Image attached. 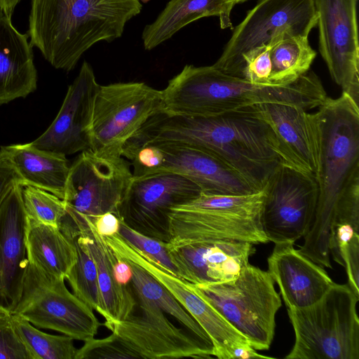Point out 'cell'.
I'll use <instances>...</instances> for the list:
<instances>
[{
    "label": "cell",
    "mask_w": 359,
    "mask_h": 359,
    "mask_svg": "<svg viewBox=\"0 0 359 359\" xmlns=\"http://www.w3.org/2000/svg\"><path fill=\"white\" fill-rule=\"evenodd\" d=\"M18 184L22 186V181L8 157L0 149V206L10 191Z\"/></svg>",
    "instance_id": "cell-36"
},
{
    "label": "cell",
    "mask_w": 359,
    "mask_h": 359,
    "mask_svg": "<svg viewBox=\"0 0 359 359\" xmlns=\"http://www.w3.org/2000/svg\"><path fill=\"white\" fill-rule=\"evenodd\" d=\"M27 38L0 8V105L36 89L37 72Z\"/></svg>",
    "instance_id": "cell-23"
},
{
    "label": "cell",
    "mask_w": 359,
    "mask_h": 359,
    "mask_svg": "<svg viewBox=\"0 0 359 359\" xmlns=\"http://www.w3.org/2000/svg\"><path fill=\"white\" fill-rule=\"evenodd\" d=\"M11 324L32 359H75L74 339L40 331L21 316L12 313Z\"/></svg>",
    "instance_id": "cell-30"
},
{
    "label": "cell",
    "mask_w": 359,
    "mask_h": 359,
    "mask_svg": "<svg viewBox=\"0 0 359 359\" xmlns=\"http://www.w3.org/2000/svg\"><path fill=\"white\" fill-rule=\"evenodd\" d=\"M275 44L256 48L243 58V78L259 85H271V48Z\"/></svg>",
    "instance_id": "cell-34"
},
{
    "label": "cell",
    "mask_w": 359,
    "mask_h": 359,
    "mask_svg": "<svg viewBox=\"0 0 359 359\" xmlns=\"http://www.w3.org/2000/svg\"><path fill=\"white\" fill-rule=\"evenodd\" d=\"M246 1H248V0H236L237 3L239 4V3H243V2H245Z\"/></svg>",
    "instance_id": "cell-41"
},
{
    "label": "cell",
    "mask_w": 359,
    "mask_h": 359,
    "mask_svg": "<svg viewBox=\"0 0 359 359\" xmlns=\"http://www.w3.org/2000/svg\"><path fill=\"white\" fill-rule=\"evenodd\" d=\"M113 269L116 280L119 284L130 285L133 271L130 265L126 261L116 258L113 265Z\"/></svg>",
    "instance_id": "cell-38"
},
{
    "label": "cell",
    "mask_w": 359,
    "mask_h": 359,
    "mask_svg": "<svg viewBox=\"0 0 359 359\" xmlns=\"http://www.w3.org/2000/svg\"><path fill=\"white\" fill-rule=\"evenodd\" d=\"M27 225L22 186L18 184L0 206V306L11 313L20 297L27 262Z\"/></svg>",
    "instance_id": "cell-19"
},
{
    "label": "cell",
    "mask_w": 359,
    "mask_h": 359,
    "mask_svg": "<svg viewBox=\"0 0 359 359\" xmlns=\"http://www.w3.org/2000/svg\"><path fill=\"white\" fill-rule=\"evenodd\" d=\"M319 50L331 77L359 104L358 0H313Z\"/></svg>",
    "instance_id": "cell-15"
},
{
    "label": "cell",
    "mask_w": 359,
    "mask_h": 359,
    "mask_svg": "<svg viewBox=\"0 0 359 359\" xmlns=\"http://www.w3.org/2000/svg\"><path fill=\"white\" fill-rule=\"evenodd\" d=\"M133 181L130 163L123 156L100 155L86 149L70 165L63 201L88 217L118 215Z\"/></svg>",
    "instance_id": "cell-12"
},
{
    "label": "cell",
    "mask_w": 359,
    "mask_h": 359,
    "mask_svg": "<svg viewBox=\"0 0 359 359\" xmlns=\"http://www.w3.org/2000/svg\"><path fill=\"white\" fill-rule=\"evenodd\" d=\"M359 296L334 284L315 304L287 309L295 340L287 359H359Z\"/></svg>",
    "instance_id": "cell-6"
},
{
    "label": "cell",
    "mask_w": 359,
    "mask_h": 359,
    "mask_svg": "<svg viewBox=\"0 0 359 359\" xmlns=\"http://www.w3.org/2000/svg\"><path fill=\"white\" fill-rule=\"evenodd\" d=\"M143 142L146 143L144 165L147 176L179 174L208 194L239 195L259 191L221 159L204 150L172 142Z\"/></svg>",
    "instance_id": "cell-14"
},
{
    "label": "cell",
    "mask_w": 359,
    "mask_h": 359,
    "mask_svg": "<svg viewBox=\"0 0 359 359\" xmlns=\"http://www.w3.org/2000/svg\"><path fill=\"white\" fill-rule=\"evenodd\" d=\"M269 126L281 163L316 177L318 166L319 129L317 116L302 107L287 104L255 105Z\"/></svg>",
    "instance_id": "cell-18"
},
{
    "label": "cell",
    "mask_w": 359,
    "mask_h": 359,
    "mask_svg": "<svg viewBox=\"0 0 359 359\" xmlns=\"http://www.w3.org/2000/svg\"><path fill=\"white\" fill-rule=\"evenodd\" d=\"M317 20L313 0H260L233 29L212 66L243 78V58L250 52L287 37L309 36Z\"/></svg>",
    "instance_id": "cell-9"
},
{
    "label": "cell",
    "mask_w": 359,
    "mask_h": 359,
    "mask_svg": "<svg viewBox=\"0 0 359 359\" xmlns=\"http://www.w3.org/2000/svg\"><path fill=\"white\" fill-rule=\"evenodd\" d=\"M125 261L132 268L130 285L138 302L157 307L175 318L192 335L212 345L206 332L161 283L137 264Z\"/></svg>",
    "instance_id": "cell-27"
},
{
    "label": "cell",
    "mask_w": 359,
    "mask_h": 359,
    "mask_svg": "<svg viewBox=\"0 0 359 359\" xmlns=\"http://www.w3.org/2000/svg\"><path fill=\"white\" fill-rule=\"evenodd\" d=\"M236 0H170L142 34L145 50H150L180 29L202 18L217 16L222 29L232 28L231 13Z\"/></svg>",
    "instance_id": "cell-24"
},
{
    "label": "cell",
    "mask_w": 359,
    "mask_h": 359,
    "mask_svg": "<svg viewBox=\"0 0 359 359\" xmlns=\"http://www.w3.org/2000/svg\"><path fill=\"white\" fill-rule=\"evenodd\" d=\"M253 244L221 240L189 245L183 264L193 284L223 283L235 278L249 264Z\"/></svg>",
    "instance_id": "cell-22"
},
{
    "label": "cell",
    "mask_w": 359,
    "mask_h": 359,
    "mask_svg": "<svg viewBox=\"0 0 359 359\" xmlns=\"http://www.w3.org/2000/svg\"><path fill=\"white\" fill-rule=\"evenodd\" d=\"M119 220L118 234L123 239L154 259L169 273L178 277L177 270L170 258L166 242L146 236Z\"/></svg>",
    "instance_id": "cell-32"
},
{
    "label": "cell",
    "mask_w": 359,
    "mask_h": 359,
    "mask_svg": "<svg viewBox=\"0 0 359 359\" xmlns=\"http://www.w3.org/2000/svg\"><path fill=\"white\" fill-rule=\"evenodd\" d=\"M93 311L69 291L65 279L48 275L27 260L13 313L37 327L85 341L95 337L102 325Z\"/></svg>",
    "instance_id": "cell-10"
},
{
    "label": "cell",
    "mask_w": 359,
    "mask_h": 359,
    "mask_svg": "<svg viewBox=\"0 0 359 359\" xmlns=\"http://www.w3.org/2000/svg\"><path fill=\"white\" fill-rule=\"evenodd\" d=\"M60 228L71 235L77 253L76 262L66 279L73 293L100 314L102 301L94 261L87 250L77 241L74 224L67 213L61 221Z\"/></svg>",
    "instance_id": "cell-29"
},
{
    "label": "cell",
    "mask_w": 359,
    "mask_h": 359,
    "mask_svg": "<svg viewBox=\"0 0 359 359\" xmlns=\"http://www.w3.org/2000/svg\"><path fill=\"white\" fill-rule=\"evenodd\" d=\"M268 271L250 263L235 278L187 285L218 311L256 351L269 350L282 303Z\"/></svg>",
    "instance_id": "cell-7"
},
{
    "label": "cell",
    "mask_w": 359,
    "mask_h": 359,
    "mask_svg": "<svg viewBox=\"0 0 359 359\" xmlns=\"http://www.w3.org/2000/svg\"><path fill=\"white\" fill-rule=\"evenodd\" d=\"M163 111L162 91L143 82L100 86L89 130L90 149L122 156L126 143L151 117Z\"/></svg>",
    "instance_id": "cell-8"
},
{
    "label": "cell",
    "mask_w": 359,
    "mask_h": 359,
    "mask_svg": "<svg viewBox=\"0 0 359 359\" xmlns=\"http://www.w3.org/2000/svg\"><path fill=\"white\" fill-rule=\"evenodd\" d=\"M100 87L93 68L84 61L53 123L31 144L66 156L89 149V130Z\"/></svg>",
    "instance_id": "cell-17"
},
{
    "label": "cell",
    "mask_w": 359,
    "mask_h": 359,
    "mask_svg": "<svg viewBox=\"0 0 359 359\" xmlns=\"http://www.w3.org/2000/svg\"><path fill=\"white\" fill-rule=\"evenodd\" d=\"M11 314L0 318V359H32L11 324Z\"/></svg>",
    "instance_id": "cell-35"
},
{
    "label": "cell",
    "mask_w": 359,
    "mask_h": 359,
    "mask_svg": "<svg viewBox=\"0 0 359 359\" xmlns=\"http://www.w3.org/2000/svg\"><path fill=\"white\" fill-rule=\"evenodd\" d=\"M11 312L0 306V318Z\"/></svg>",
    "instance_id": "cell-40"
},
{
    "label": "cell",
    "mask_w": 359,
    "mask_h": 359,
    "mask_svg": "<svg viewBox=\"0 0 359 359\" xmlns=\"http://www.w3.org/2000/svg\"><path fill=\"white\" fill-rule=\"evenodd\" d=\"M293 244L275 243L267 259L268 271L287 309H303L320 300L334 282L324 267L304 256Z\"/></svg>",
    "instance_id": "cell-21"
},
{
    "label": "cell",
    "mask_w": 359,
    "mask_h": 359,
    "mask_svg": "<svg viewBox=\"0 0 359 359\" xmlns=\"http://www.w3.org/2000/svg\"><path fill=\"white\" fill-rule=\"evenodd\" d=\"M25 245L27 260L57 278L66 279L76 262V247L67 231L28 217Z\"/></svg>",
    "instance_id": "cell-26"
},
{
    "label": "cell",
    "mask_w": 359,
    "mask_h": 359,
    "mask_svg": "<svg viewBox=\"0 0 359 359\" xmlns=\"http://www.w3.org/2000/svg\"><path fill=\"white\" fill-rule=\"evenodd\" d=\"M308 37H287L271 48V85H290L309 71L316 52L310 46Z\"/></svg>",
    "instance_id": "cell-28"
},
{
    "label": "cell",
    "mask_w": 359,
    "mask_h": 359,
    "mask_svg": "<svg viewBox=\"0 0 359 359\" xmlns=\"http://www.w3.org/2000/svg\"><path fill=\"white\" fill-rule=\"evenodd\" d=\"M319 129L318 196L312 224L299 251L316 264L332 268L328 248L339 203L359 193V106L347 94L327 97L316 111Z\"/></svg>",
    "instance_id": "cell-2"
},
{
    "label": "cell",
    "mask_w": 359,
    "mask_h": 359,
    "mask_svg": "<svg viewBox=\"0 0 359 359\" xmlns=\"http://www.w3.org/2000/svg\"><path fill=\"white\" fill-rule=\"evenodd\" d=\"M96 231L102 236H111L118 233L119 218L112 212H106L95 217H89Z\"/></svg>",
    "instance_id": "cell-37"
},
{
    "label": "cell",
    "mask_w": 359,
    "mask_h": 359,
    "mask_svg": "<svg viewBox=\"0 0 359 359\" xmlns=\"http://www.w3.org/2000/svg\"><path fill=\"white\" fill-rule=\"evenodd\" d=\"M22 186H32L63 199L70 164L66 156L34 147L31 142L2 146Z\"/></svg>",
    "instance_id": "cell-25"
},
{
    "label": "cell",
    "mask_w": 359,
    "mask_h": 359,
    "mask_svg": "<svg viewBox=\"0 0 359 359\" xmlns=\"http://www.w3.org/2000/svg\"><path fill=\"white\" fill-rule=\"evenodd\" d=\"M263 191L261 222L268 241L294 243L304 237L317 205L315 177L280 163Z\"/></svg>",
    "instance_id": "cell-11"
},
{
    "label": "cell",
    "mask_w": 359,
    "mask_h": 359,
    "mask_svg": "<svg viewBox=\"0 0 359 359\" xmlns=\"http://www.w3.org/2000/svg\"><path fill=\"white\" fill-rule=\"evenodd\" d=\"M122 359L138 358L121 342L118 337L111 334L102 339L95 337L84 341L77 350L75 359Z\"/></svg>",
    "instance_id": "cell-33"
},
{
    "label": "cell",
    "mask_w": 359,
    "mask_h": 359,
    "mask_svg": "<svg viewBox=\"0 0 359 359\" xmlns=\"http://www.w3.org/2000/svg\"><path fill=\"white\" fill-rule=\"evenodd\" d=\"M161 91L164 112L198 116L265 103L292 104L308 110L319 107L327 97L312 71L287 86L259 85L226 74L212 65H185Z\"/></svg>",
    "instance_id": "cell-4"
},
{
    "label": "cell",
    "mask_w": 359,
    "mask_h": 359,
    "mask_svg": "<svg viewBox=\"0 0 359 359\" xmlns=\"http://www.w3.org/2000/svg\"><path fill=\"white\" fill-rule=\"evenodd\" d=\"M201 191L194 182L176 173L133 178L117 217L132 229L168 243L171 208L195 198Z\"/></svg>",
    "instance_id": "cell-13"
},
{
    "label": "cell",
    "mask_w": 359,
    "mask_h": 359,
    "mask_svg": "<svg viewBox=\"0 0 359 359\" xmlns=\"http://www.w3.org/2000/svg\"><path fill=\"white\" fill-rule=\"evenodd\" d=\"M22 201L27 217L33 221L60 227L66 213L64 201L46 190L22 187Z\"/></svg>",
    "instance_id": "cell-31"
},
{
    "label": "cell",
    "mask_w": 359,
    "mask_h": 359,
    "mask_svg": "<svg viewBox=\"0 0 359 359\" xmlns=\"http://www.w3.org/2000/svg\"><path fill=\"white\" fill-rule=\"evenodd\" d=\"M21 0H0V8L9 17L11 18L14 9Z\"/></svg>",
    "instance_id": "cell-39"
},
{
    "label": "cell",
    "mask_w": 359,
    "mask_h": 359,
    "mask_svg": "<svg viewBox=\"0 0 359 359\" xmlns=\"http://www.w3.org/2000/svg\"><path fill=\"white\" fill-rule=\"evenodd\" d=\"M131 140L172 142L204 150L262 191L280 163L273 133L255 105L215 115L180 116L160 112Z\"/></svg>",
    "instance_id": "cell-1"
},
{
    "label": "cell",
    "mask_w": 359,
    "mask_h": 359,
    "mask_svg": "<svg viewBox=\"0 0 359 359\" xmlns=\"http://www.w3.org/2000/svg\"><path fill=\"white\" fill-rule=\"evenodd\" d=\"M142 311L115 323L109 330L138 358H206L213 346L175 327L161 309L138 302Z\"/></svg>",
    "instance_id": "cell-16"
},
{
    "label": "cell",
    "mask_w": 359,
    "mask_h": 359,
    "mask_svg": "<svg viewBox=\"0 0 359 359\" xmlns=\"http://www.w3.org/2000/svg\"><path fill=\"white\" fill-rule=\"evenodd\" d=\"M264 193L214 194L201 191L195 198L171 208L168 248L231 240L254 244L268 241L261 222Z\"/></svg>",
    "instance_id": "cell-5"
},
{
    "label": "cell",
    "mask_w": 359,
    "mask_h": 359,
    "mask_svg": "<svg viewBox=\"0 0 359 359\" xmlns=\"http://www.w3.org/2000/svg\"><path fill=\"white\" fill-rule=\"evenodd\" d=\"M140 0H31L27 35L55 69H74L96 43L120 38Z\"/></svg>",
    "instance_id": "cell-3"
},
{
    "label": "cell",
    "mask_w": 359,
    "mask_h": 359,
    "mask_svg": "<svg viewBox=\"0 0 359 359\" xmlns=\"http://www.w3.org/2000/svg\"><path fill=\"white\" fill-rule=\"evenodd\" d=\"M66 212L74 224L77 241L95 264L102 301L100 315L105 320L104 325L109 330L114 323L133 314L137 302L132 288L116 281L113 269L116 257L104 237L96 231L91 219L67 206Z\"/></svg>",
    "instance_id": "cell-20"
}]
</instances>
